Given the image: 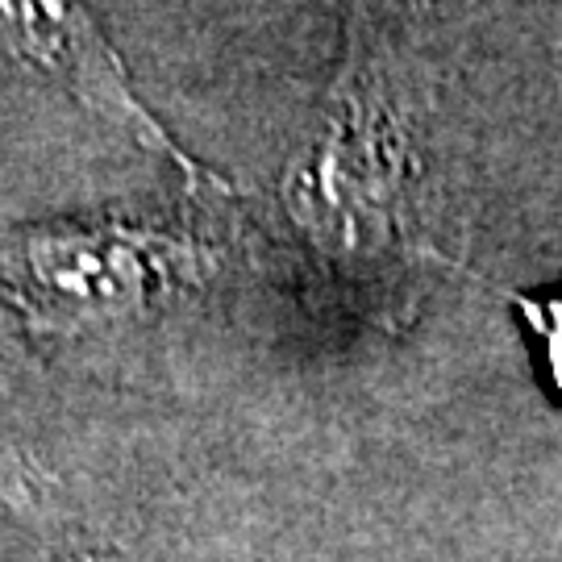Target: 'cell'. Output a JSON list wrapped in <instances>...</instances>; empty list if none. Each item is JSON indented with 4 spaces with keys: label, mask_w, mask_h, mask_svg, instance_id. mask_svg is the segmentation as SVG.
I'll use <instances>...</instances> for the list:
<instances>
[{
    "label": "cell",
    "mask_w": 562,
    "mask_h": 562,
    "mask_svg": "<svg viewBox=\"0 0 562 562\" xmlns=\"http://www.w3.org/2000/svg\"><path fill=\"white\" fill-rule=\"evenodd\" d=\"M0 55L55 76L88 109L130 130L146 150L167 155L188 180L222 183L201 162L188 159L167 138L155 113L134 97V83L125 76L117 50L104 38L92 0H0Z\"/></svg>",
    "instance_id": "cell-3"
},
{
    "label": "cell",
    "mask_w": 562,
    "mask_h": 562,
    "mask_svg": "<svg viewBox=\"0 0 562 562\" xmlns=\"http://www.w3.org/2000/svg\"><path fill=\"white\" fill-rule=\"evenodd\" d=\"M529 334L542 341V359L550 383L562 392V296H542V301H521Z\"/></svg>",
    "instance_id": "cell-4"
},
{
    "label": "cell",
    "mask_w": 562,
    "mask_h": 562,
    "mask_svg": "<svg viewBox=\"0 0 562 562\" xmlns=\"http://www.w3.org/2000/svg\"><path fill=\"white\" fill-rule=\"evenodd\" d=\"M217 250L142 217H83L0 229V304L34 329L80 334L130 322L209 276Z\"/></svg>",
    "instance_id": "cell-1"
},
{
    "label": "cell",
    "mask_w": 562,
    "mask_h": 562,
    "mask_svg": "<svg viewBox=\"0 0 562 562\" xmlns=\"http://www.w3.org/2000/svg\"><path fill=\"white\" fill-rule=\"evenodd\" d=\"M63 562H113V559H101V554H71V559Z\"/></svg>",
    "instance_id": "cell-5"
},
{
    "label": "cell",
    "mask_w": 562,
    "mask_h": 562,
    "mask_svg": "<svg viewBox=\"0 0 562 562\" xmlns=\"http://www.w3.org/2000/svg\"><path fill=\"white\" fill-rule=\"evenodd\" d=\"M283 209L334 271L367 276L408 238V159L380 104L350 97L283 176Z\"/></svg>",
    "instance_id": "cell-2"
}]
</instances>
